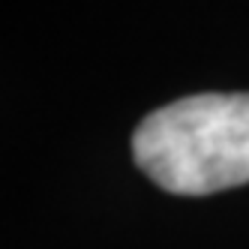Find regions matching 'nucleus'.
<instances>
[{
	"label": "nucleus",
	"instance_id": "f257e3e1",
	"mask_svg": "<svg viewBox=\"0 0 249 249\" xmlns=\"http://www.w3.org/2000/svg\"><path fill=\"white\" fill-rule=\"evenodd\" d=\"M132 156L174 195L249 183V93H198L162 105L132 132Z\"/></svg>",
	"mask_w": 249,
	"mask_h": 249
}]
</instances>
